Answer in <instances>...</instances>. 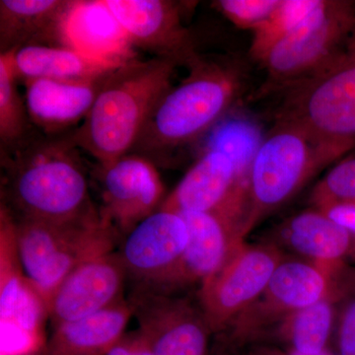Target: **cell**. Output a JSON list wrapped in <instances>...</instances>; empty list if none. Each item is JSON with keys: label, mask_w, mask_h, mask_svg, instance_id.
<instances>
[{"label": "cell", "mask_w": 355, "mask_h": 355, "mask_svg": "<svg viewBox=\"0 0 355 355\" xmlns=\"http://www.w3.org/2000/svg\"><path fill=\"white\" fill-rule=\"evenodd\" d=\"M71 132L46 135L35 128L1 149V203L16 218L69 221L96 209L87 173Z\"/></svg>", "instance_id": "1"}, {"label": "cell", "mask_w": 355, "mask_h": 355, "mask_svg": "<svg viewBox=\"0 0 355 355\" xmlns=\"http://www.w3.org/2000/svg\"><path fill=\"white\" fill-rule=\"evenodd\" d=\"M187 67L189 76L161 97L130 153L157 167L207 135L244 90L243 67L233 58L200 55Z\"/></svg>", "instance_id": "2"}, {"label": "cell", "mask_w": 355, "mask_h": 355, "mask_svg": "<svg viewBox=\"0 0 355 355\" xmlns=\"http://www.w3.org/2000/svg\"><path fill=\"white\" fill-rule=\"evenodd\" d=\"M177 67L167 58H135L105 77L85 120L71 132L79 148L99 166L132 153Z\"/></svg>", "instance_id": "3"}, {"label": "cell", "mask_w": 355, "mask_h": 355, "mask_svg": "<svg viewBox=\"0 0 355 355\" xmlns=\"http://www.w3.org/2000/svg\"><path fill=\"white\" fill-rule=\"evenodd\" d=\"M343 157L336 148L291 121L275 120L250 168L242 236L286 205L318 172Z\"/></svg>", "instance_id": "4"}, {"label": "cell", "mask_w": 355, "mask_h": 355, "mask_svg": "<svg viewBox=\"0 0 355 355\" xmlns=\"http://www.w3.org/2000/svg\"><path fill=\"white\" fill-rule=\"evenodd\" d=\"M352 275L345 270V263L284 260L263 293L222 334H226L227 343L233 347L263 340L293 313L324 299L345 298L352 292Z\"/></svg>", "instance_id": "5"}, {"label": "cell", "mask_w": 355, "mask_h": 355, "mask_svg": "<svg viewBox=\"0 0 355 355\" xmlns=\"http://www.w3.org/2000/svg\"><path fill=\"white\" fill-rule=\"evenodd\" d=\"M354 17V0H318L260 62L266 74L261 96L284 93L326 69L342 51Z\"/></svg>", "instance_id": "6"}, {"label": "cell", "mask_w": 355, "mask_h": 355, "mask_svg": "<svg viewBox=\"0 0 355 355\" xmlns=\"http://www.w3.org/2000/svg\"><path fill=\"white\" fill-rule=\"evenodd\" d=\"M277 119L300 125L343 156L355 148V17L338 57L284 92Z\"/></svg>", "instance_id": "7"}, {"label": "cell", "mask_w": 355, "mask_h": 355, "mask_svg": "<svg viewBox=\"0 0 355 355\" xmlns=\"http://www.w3.org/2000/svg\"><path fill=\"white\" fill-rule=\"evenodd\" d=\"M284 260L275 243L239 242L232 247L223 265L198 291V304L212 334L223 333L238 315L253 304Z\"/></svg>", "instance_id": "8"}, {"label": "cell", "mask_w": 355, "mask_h": 355, "mask_svg": "<svg viewBox=\"0 0 355 355\" xmlns=\"http://www.w3.org/2000/svg\"><path fill=\"white\" fill-rule=\"evenodd\" d=\"M128 301L154 355H207L212 331L200 304L140 287Z\"/></svg>", "instance_id": "9"}, {"label": "cell", "mask_w": 355, "mask_h": 355, "mask_svg": "<svg viewBox=\"0 0 355 355\" xmlns=\"http://www.w3.org/2000/svg\"><path fill=\"white\" fill-rule=\"evenodd\" d=\"M247 187L226 154L202 151L159 209L216 214L232 224L243 239Z\"/></svg>", "instance_id": "10"}, {"label": "cell", "mask_w": 355, "mask_h": 355, "mask_svg": "<svg viewBox=\"0 0 355 355\" xmlns=\"http://www.w3.org/2000/svg\"><path fill=\"white\" fill-rule=\"evenodd\" d=\"M103 218L127 236L140 222L157 211L165 200V187L157 166L130 153L99 166Z\"/></svg>", "instance_id": "11"}, {"label": "cell", "mask_w": 355, "mask_h": 355, "mask_svg": "<svg viewBox=\"0 0 355 355\" xmlns=\"http://www.w3.org/2000/svg\"><path fill=\"white\" fill-rule=\"evenodd\" d=\"M135 48L153 58L188 67L200 55L195 37L184 25L182 2L169 0H106Z\"/></svg>", "instance_id": "12"}, {"label": "cell", "mask_w": 355, "mask_h": 355, "mask_svg": "<svg viewBox=\"0 0 355 355\" xmlns=\"http://www.w3.org/2000/svg\"><path fill=\"white\" fill-rule=\"evenodd\" d=\"M178 214V212H177ZM188 226L189 241L176 265L162 279L148 287L166 294H178L193 286H202L223 265L240 239L232 224L216 214L180 212Z\"/></svg>", "instance_id": "13"}, {"label": "cell", "mask_w": 355, "mask_h": 355, "mask_svg": "<svg viewBox=\"0 0 355 355\" xmlns=\"http://www.w3.org/2000/svg\"><path fill=\"white\" fill-rule=\"evenodd\" d=\"M127 279V270L118 252L86 261L60 284L49 303V320L53 329L125 300Z\"/></svg>", "instance_id": "14"}, {"label": "cell", "mask_w": 355, "mask_h": 355, "mask_svg": "<svg viewBox=\"0 0 355 355\" xmlns=\"http://www.w3.org/2000/svg\"><path fill=\"white\" fill-rule=\"evenodd\" d=\"M189 241L183 217L158 209L125 236L120 254L133 287H148L172 270Z\"/></svg>", "instance_id": "15"}, {"label": "cell", "mask_w": 355, "mask_h": 355, "mask_svg": "<svg viewBox=\"0 0 355 355\" xmlns=\"http://www.w3.org/2000/svg\"><path fill=\"white\" fill-rule=\"evenodd\" d=\"M60 44L112 67L137 58L128 33L106 0L70 1L60 22Z\"/></svg>", "instance_id": "16"}, {"label": "cell", "mask_w": 355, "mask_h": 355, "mask_svg": "<svg viewBox=\"0 0 355 355\" xmlns=\"http://www.w3.org/2000/svg\"><path fill=\"white\" fill-rule=\"evenodd\" d=\"M105 77L92 81H27L24 99L32 125L46 135L70 132L85 120Z\"/></svg>", "instance_id": "17"}, {"label": "cell", "mask_w": 355, "mask_h": 355, "mask_svg": "<svg viewBox=\"0 0 355 355\" xmlns=\"http://www.w3.org/2000/svg\"><path fill=\"white\" fill-rule=\"evenodd\" d=\"M132 318L128 299L53 329L41 355H108Z\"/></svg>", "instance_id": "18"}, {"label": "cell", "mask_w": 355, "mask_h": 355, "mask_svg": "<svg viewBox=\"0 0 355 355\" xmlns=\"http://www.w3.org/2000/svg\"><path fill=\"white\" fill-rule=\"evenodd\" d=\"M275 236L295 253L324 265L345 263L354 249L347 230L316 209L288 217L279 225Z\"/></svg>", "instance_id": "19"}, {"label": "cell", "mask_w": 355, "mask_h": 355, "mask_svg": "<svg viewBox=\"0 0 355 355\" xmlns=\"http://www.w3.org/2000/svg\"><path fill=\"white\" fill-rule=\"evenodd\" d=\"M67 0H1L0 53L29 44H60Z\"/></svg>", "instance_id": "20"}, {"label": "cell", "mask_w": 355, "mask_h": 355, "mask_svg": "<svg viewBox=\"0 0 355 355\" xmlns=\"http://www.w3.org/2000/svg\"><path fill=\"white\" fill-rule=\"evenodd\" d=\"M4 55L18 81L51 79L92 81L103 78L118 67L89 60L77 51L53 44H29Z\"/></svg>", "instance_id": "21"}, {"label": "cell", "mask_w": 355, "mask_h": 355, "mask_svg": "<svg viewBox=\"0 0 355 355\" xmlns=\"http://www.w3.org/2000/svg\"><path fill=\"white\" fill-rule=\"evenodd\" d=\"M334 299H324L316 304L293 313L275 326L265 336L284 343V347L303 354H319L328 349L335 321Z\"/></svg>", "instance_id": "22"}, {"label": "cell", "mask_w": 355, "mask_h": 355, "mask_svg": "<svg viewBox=\"0 0 355 355\" xmlns=\"http://www.w3.org/2000/svg\"><path fill=\"white\" fill-rule=\"evenodd\" d=\"M27 284L18 248L15 217L6 205L0 203V321L11 316Z\"/></svg>", "instance_id": "23"}, {"label": "cell", "mask_w": 355, "mask_h": 355, "mask_svg": "<svg viewBox=\"0 0 355 355\" xmlns=\"http://www.w3.org/2000/svg\"><path fill=\"white\" fill-rule=\"evenodd\" d=\"M224 119L207 133L202 151L214 150L226 154L234 162L240 176L248 184L250 168L261 142L260 132L249 121Z\"/></svg>", "instance_id": "24"}, {"label": "cell", "mask_w": 355, "mask_h": 355, "mask_svg": "<svg viewBox=\"0 0 355 355\" xmlns=\"http://www.w3.org/2000/svg\"><path fill=\"white\" fill-rule=\"evenodd\" d=\"M18 83L8 60L0 55V149L18 144L36 128L18 91Z\"/></svg>", "instance_id": "25"}, {"label": "cell", "mask_w": 355, "mask_h": 355, "mask_svg": "<svg viewBox=\"0 0 355 355\" xmlns=\"http://www.w3.org/2000/svg\"><path fill=\"white\" fill-rule=\"evenodd\" d=\"M318 0H282L272 15L253 31L250 53L261 62L268 51L295 27L316 6Z\"/></svg>", "instance_id": "26"}, {"label": "cell", "mask_w": 355, "mask_h": 355, "mask_svg": "<svg viewBox=\"0 0 355 355\" xmlns=\"http://www.w3.org/2000/svg\"><path fill=\"white\" fill-rule=\"evenodd\" d=\"M355 202V148L334 163L311 191L313 209Z\"/></svg>", "instance_id": "27"}, {"label": "cell", "mask_w": 355, "mask_h": 355, "mask_svg": "<svg viewBox=\"0 0 355 355\" xmlns=\"http://www.w3.org/2000/svg\"><path fill=\"white\" fill-rule=\"evenodd\" d=\"M282 0H219L216 8L242 29L254 31L279 6Z\"/></svg>", "instance_id": "28"}, {"label": "cell", "mask_w": 355, "mask_h": 355, "mask_svg": "<svg viewBox=\"0 0 355 355\" xmlns=\"http://www.w3.org/2000/svg\"><path fill=\"white\" fill-rule=\"evenodd\" d=\"M338 355H355V295L349 293L345 299L338 316L336 334Z\"/></svg>", "instance_id": "29"}, {"label": "cell", "mask_w": 355, "mask_h": 355, "mask_svg": "<svg viewBox=\"0 0 355 355\" xmlns=\"http://www.w3.org/2000/svg\"><path fill=\"white\" fill-rule=\"evenodd\" d=\"M318 210L340 224L352 236L354 249L350 259L355 261V202L338 203Z\"/></svg>", "instance_id": "30"}, {"label": "cell", "mask_w": 355, "mask_h": 355, "mask_svg": "<svg viewBox=\"0 0 355 355\" xmlns=\"http://www.w3.org/2000/svg\"><path fill=\"white\" fill-rule=\"evenodd\" d=\"M108 355H154L150 345L139 330L125 333Z\"/></svg>", "instance_id": "31"}, {"label": "cell", "mask_w": 355, "mask_h": 355, "mask_svg": "<svg viewBox=\"0 0 355 355\" xmlns=\"http://www.w3.org/2000/svg\"><path fill=\"white\" fill-rule=\"evenodd\" d=\"M244 355H336L330 350L327 349L319 354H303L297 350L288 349V347H275V345H256L252 347Z\"/></svg>", "instance_id": "32"}, {"label": "cell", "mask_w": 355, "mask_h": 355, "mask_svg": "<svg viewBox=\"0 0 355 355\" xmlns=\"http://www.w3.org/2000/svg\"><path fill=\"white\" fill-rule=\"evenodd\" d=\"M354 295H355V279H354Z\"/></svg>", "instance_id": "33"}]
</instances>
